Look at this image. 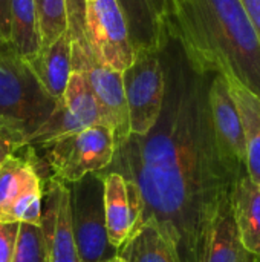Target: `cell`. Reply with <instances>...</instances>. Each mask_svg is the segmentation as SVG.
Listing matches in <instances>:
<instances>
[{"mask_svg":"<svg viewBox=\"0 0 260 262\" xmlns=\"http://www.w3.org/2000/svg\"><path fill=\"white\" fill-rule=\"evenodd\" d=\"M132 135H146L156 124L166 97V74L161 54L135 52L133 63L123 72Z\"/></svg>","mask_w":260,"mask_h":262,"instance_id":"6","label":"cell"},{"mask_svg":"<svg viewBox=\"0 0 260 262\" xmlns=\"http://www.w3.org/2000/svg\"><path fill=\"white\" fill-rule=\"evenodd\" d=\"M0 34L11 49V23H9V0H0Z\"/></svg>","mask_w":260,"mask_h":262,"instance_id":"27","label":"cell"},{"mask_svg":"<svg viewBox=\"0 0 260 262\" xmlns=\"http://www.w3.org/2000/svg\"><path fill=\"white\" fill-rule=\"evenodd\" d=\"M259 187H260V186H259Z\"/></svg>","mask_w":260,"mask_h":262,"instance_id":"33","label":"cell"},{"mask_svg":"<svg viewBox=\"0 0 260 262\" xmlns=\"http://www.w3.org/2000/svg\"><path fill=\"white\" fill-rule=\"evenodd\" d=\"M166 31L196 71L260 97V38L239 0H175Z\"/></svg>","mask_w":260,"mask_h":262,"instance_id":"2","label":"cell"},{"mask_svg":"<svg viewBox=\"0 0 260 262\" xmlns=\"http://www.w3.org/2000/svg\"><path fill=\"white\" fill-rule=\"evenodd\" d=\"M231 190L221 198L211 223L202 262H256V256L241 243L233 216Z\"/></svg>","mask_w":260,"mask_h":262,"instance_id":"13","label":"cell"},{"mask_svg":"<svg viewBox=\"0 0 260 262\" xmlns=\"http://www.w3.org/2000/svg\"><path fill=\"white\" fill-rule=\"evenodd\" d=\"M159 54L166 74L161 115L149 134L115 147L103 170L139 189L141 224L153 218L182 262H202L221 198L247 170L236 169L216 140L208 101L215 74L196 71L172 37Z\"/></svg>","mask_w":260,"mask_h":262,"instance_id":"1","label":"cell"},{"mask_svg":"<svg viewBox=\"0 0 260 262\" xmlns=\"http://www.w3.org/2000/svg\"><path fill=\"white\" fill-rule=\"evenodd\" d=\"M17 149H18V147H17L14 143H11L9 140H6L5 137L0 135V164L5 161L6 157H9L11 154H14Z\"/></svg>","mask_w":260,"mask_h":262,"instance_id":"29","label":"cell"},{"mask_svg":"<svg viewBox=\"0 0 260 262\" xmlns=\"http://www.w3.org/2000/svg\"><path fill=\"white\" fill-rule=\"evenodd\" d=\"M100 123L98 104L84 74L81 71H72L57 107L49 118L29 135L25 146H41Z\"/></svg>","mask_w":260,"mask_h":262,"instance_id":"9","label":"cell"},{"mask_svg":"<svg viewBox=\"0 0 260 262\" xmlns=\"http://www.w3.org/2000/svg\"><path fill=\"white\" fill-rule=\"evenodd\" d=\"M67 12V32L72 38V52H90L84 29V0H64Z\"/></svg>","mask_w":260,"mask_h":262,"instance_id":"24","label":"cell"},{"mask_svg":"<svg viewBox=\"0 0 260 262\" xmlns=\"http://www.w3.org/2000/svg\"><path fill=\"white\" fill-rule=\"evenodd\" d=\"M84 29L92 57L124 72L135 58L129 26L118 0H84Z\"/></svg>","mask_w":260,"mask_h":262,"instance_id":"7","label":"cell"},{"mask_svg":"<svg viewBox=\"0 0 260 262\" xmlns=\"http://www.w3.org/2000/svg\"><path fill=\"white\" fill-rule=\"evenodd\" d=\"M227 83L242 121L247 147V173L260 186V97L234 80H227Z\"/></svg>","mask_w":260,"mask_h":262,"instance_id":"17","label":"cell"},{"mask_svg":"<svg viewBox=\"0 0 260 262\" xmlns=\"http://www.w3.org/2000/svg\"><path fill=\"white\" fill-rule=\"evenodd\" d=\"M150 3V8L156 17V20L159 21V25L162 26V29L166 31V20L172 11V6L175 3V0H149ZM167 34V31H166Z\"/></svg>","mask_w":260,"mask_h":262,"instance_id":"26","label":"cell"},{"mask_svg":"<svg viewBox=\"0 0 260 262\" xmlns=\"http://www.w3.org/2000/svg\"><path fill=\"white\" fill-rule=\"evenodd\" d=\"M104 183V215L109 243L118 250L130 235V210L126 180L118 172H98Z\"/></svg>","mask_w":260,"mask_h":262,"instance_id":"18","label":"cell"},{"mask_svg":"<svg viewBox=\"0 0 260 262\" xmlns=\"http://www.w3.org/2000/svg\"><path fill=\"white\" fill-rule=\"evenodd\" d=\"M116 255L126 262H182L175 243L162 232L153 218L146 220L141 227L123 243Z\"/></svg>","mask_w":260,"mask_h":262,"instance_id":"15","label":"cell"},{"mask_svg":"<svg viewBox=\"0 0 260 262\" xmlns=\"http://www.w3.org/2000/svg\"><path fill=\"white\" fill-rule=\"evenodd\" d=\"M256 262H260V258H259V256H256Z\"/></svg>","mask_w":260,"mask_h":262,"instance_id":"32","label":"cell"},{"mask_svg":"<svg viewBox=\"0 0 260 262\" xmlns=\"http://www.w3.org/2000/svg\"><path fill=\"white\" fill-rule=\"evenodd\" d=\"M231 207L241 243L260 258V187L247 172L233 186Z\"/></svg>","mask_w":260,"mask_h":262,"instance_id":"14","label":"cell"},{"mask_svg":"<svg viewBox=\"0 0 260 262\" xmlns=\"http://www.w3.org/2000/svg\"><path fill=\"white\" fill-rule=\"evenodd\" d=\"M55 107L26 61L12 51L0 52V135L20 149Z\"/></svg>","mask_w":260,"mask_h":262,"instance_id":"3","label":"cell"},{"mask_svg":"<svg viewBox=\"0 0 260 262\" xmlns=\"http://www.w3.org/2000/svg\"><path fill=\"white\" fill-rule=\"evenodd\" d=\"M11 51L21 60H31L41 48L38 15L34 0H9Z\"/></svg>","mask_w":260,"mask_h":262,"instance_id":"20","label":"cell"},{"mask_svg":"<svg viewBox=\"0 0 260 262\" xmlns=\"http://www.w3.org/2000/svg\"><path fill=\"white\" fill-rule=\"evenodd\" d=\"M72 68L84 74L98 104L101 123L113 134L115 147L126 143L132 134L123 72L98 63L90 52H72Z\"/></svg>","mask_w":260,"mask_h":262,"instance_id":"8","label":"cell"},{"mask_svg":"<svg viewBox=\"0 0 260 262\" xmlns=\"http://www.w3.org/2000/svg\"><path fill=\"white\" fill-rule=\"evenodd\" d=\"M26 64L43 91L58 103L74 71L70 34L66 31L51 45L40 48V51L28 60Z\"/></svg>","mask_w":260,"mask_h":262,"instance_id":"12","label":"cell"},{"mask_svg":"<svg viewBox=\"0 0 260 262\" xmlns=\"http://www.w3.org/2000/svg\"><path fill=\"white\" fill-rule=\"evenodd\" d=\"M70 220L81 262H103L116 256L109 243L104 215V183L98 172L67 183Z\"/></svg>","mask_w":260,"mask_h":262,"instance_id":"5","label":"cell"},{"mask_svg":"<svg viewBox=\"0 0 260 262\" xmlns=\"http://www.w3.org/2000/svg\"><path fill=\"white\" fill-rule=\"evenodd\" d=\"M43 207V187L26 192L8 210L2 223H25L40 227Z\"/></svg>","mask_w":260,"mask_h":262,"instance_id":"23","label":"cell"},{"mask_svg":"<svg viewBox=\"0 0 260 262\" xmlns=\"http://www.w3.org/2000/svg\"><path fill=\"white\" fill-rule=\"evenodd\" d=\"M34 166L43 167L44 177L75 183L87 173L106 169L115 154L112 130L100 123L41 146H25Z\"/></svg>","mask_w":260,"mask_h":262,"instance_id":"4","label":"cell"},{"mask_svg":"<svg viewBox=\"0 0 260 262\" xmlns=\"http://www.w3.org/2000/svg\"><path fill=\"white\" fill-rule=\"evenodd\" d=\"M20 223H0V262H14Z\"/></svg>","mask_w":260,"mask_h":262,"instance_id":"25","label":"cell"},{"mask_svg":"<svg viewBox=\"0 0 260 262\" xmlns=\"http://www.w3.org/2000/svg\"><path fill=\"white\" fill-rule=\"evenodd\" d=\"M14 262H49L40 227L20 223Z\"/></svg>","mask_w":260,"mask_h":262,"instance_id":"22","label":"cell"},{"mask_svg":"<svg viewBox=\"0 0 260 262\" xmlns=\"http://www.w3.org/2000/svg\"><path fill=\"white\" fill-rule=\"evenodd\" d=\"M38 15L41 48L55 41L67 31V12L64 0H34Z\"/></svg>","mask_w":260,"mask_h":262,"instance_id":"21","label":"cell"},{"mask_svg":"<svg viewBox=\"0 0 260 262\" xmlns=\"http://www.w3.org/2000/svg\"><path fill=\"white\" fill-rule=\"evenodd\" d=\"M20 155L17 150L0 164V223L11 206L26 192L41 189V178L26 150Z\"/></svg>","mask_w":260,"mask_h":262,"instance_id":"16","label":"cell"},{"mask_svg":"<svg viewBox=\"0 0 260 262\" xmlns=\"http://www.w3.org/2000/svg\"><path fill=\"white\" fill-rule=\"evenodd\" d=\"M211 123L225 158L239 170H247V147L241 115L224 75L215 74L208 89Z\"/></svg>","mask_w":260,"mask_h":262,"instance_id":"11","label":"cell"},{"mask_svg":"<svg viewBox=\"0 0 260 262\" xmlns=\"http://www.w3.org/2000/svg\"><path fill=\"white\" fill-rule=\"evenodd\" d=\"M103 262H126L123 258H120L118 255L116 256H113V258H110V259H107V261H103Z\"/></svg>","mask_w":260,"mask_h":262,"instance_id":"31","label":"cell"},{"mask_svg":"<svg viewBox=\"0 0 260 262\" xmlns=\"http://www.w3.org/2000/svg\"><path fill=\"white\" fill-rule=\"evenodd\" d=\"M118 3L129 26L133 51L159 52L169 35L156 20L149 0H118Z\"/></svg>","mask_w":260,"mask_h":262,"instance_id":"19","label":"cell"},{"mask_svg":"<svg viewBox=\"0 0 260 262\" xmlns=\"http://www.w3.org/2000/svg\"><path fill=\"white\" fill-rule=\"evenodd\" d=\"M260 38V0H239Z\"/></svg>","mask_w":260,"mask_h":262,"instance_id":"28","label":"cell"},{"mask_svg":"<svg viewBox=\"0 0 260 262\" xmlns=\"http://www.w3.org/2000/svg\"><path fill=\"white\" fill-rule=\"evenodd\" d=\"M43 207L40 230L49 262H81L70 220V193L67 183L41 178Z\"/></svg>","mask_w":260,"mask_h":262,"instance_id":"10","label":"cell"},{"mask_svg":"<svg viewBox=\"0 0 260 262\" xmlns=\"http://www.w3.org/2000/svg\"><path fill=\"white\" fill-rule=\"evenodd\" d=\"M3 51H11V49H9V46L5 43V40L2 38V34H0V52H3Z\"/></svg>","mask_w":260,"mask_h":262,"instance_id":"30","label":"cell"}]
</instances>
